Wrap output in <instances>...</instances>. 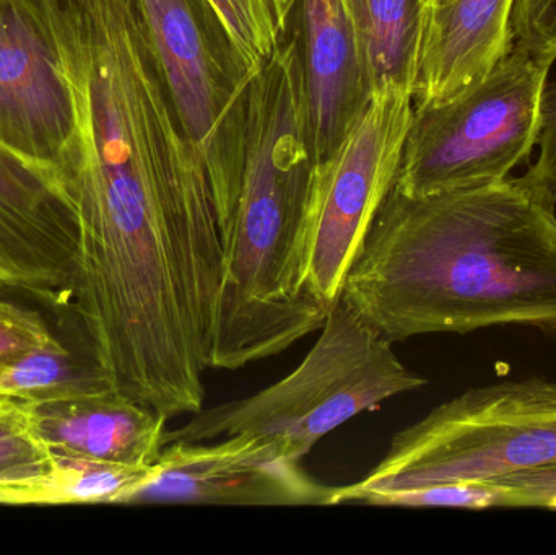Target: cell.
<instances>
[{
	"instance_id": "obj_1",
	"label": "cell",
	"mask_w": 556,
	"mask_h": 555,
	"mask_svg": "<svg viewBox=\"0 0 556 555\" xmlns=\"http://www.w3.org/2000/svg\"><path fill=\"white\" fill-rule=\"evenodd\" d=\"M77 106L54 169L91 286L162 295L220 269L214 189L176 113L137 0H48Z\"/></svg>"
},
{
	"instance_id": "obj_2",
	"label": "cell",
	"mask_w": 556,
	"mask_h": 555,
	"mask_svg": "<svg viewBox=\"0 0 556 555\" xmlns=\"http://www.w3.org/2000/svg\"><path fill=\"white\" fill-rule=\"evenodd\" d=\"M556 205L525 176L392 189L342 297L386 339L496 326L556 338Z\"/></svg>"
},
{
	"instance_id": "obj_3",
	"label": "cell",
	"mask_w": 556,
	"mask_h": 555,
	"mask_svg": "<svg viewBox=\"0 0 556 555\" xmlns=\"http://www.w3.org/2000/svg\"><path fill=\"white\" fill-rule=\"evenodd\" d=\"M316 163L300 39L291 28L248 90L237 201L222 234L208 368L281 354L326 321L301 283V237Z\"/></svg>"
},
{
	"instance_id": "obj_4",
	"label": "cell",
	"mask_w": 556,
	"mask_h": 555,
	"mask_svg": "<svg viewBox=\"0 0 556 555\" xmlns=\"http://www.w3.org/2000/svg\"><path fill=\"white\" fill-rule=\"evenodd\" d=\"M392 345L340 295L316 344L290 375L251 396L202 407L185 426L166 432L165 446L248 433L274 440L303 462L324 437L353 417L427 384Z\"/></svg>"
},
{
	"instance_id": "obj_5",
	"label": "cell",
	"mask_w": 556,
	"mask_h": 555,
	"mask_svg": "<svg viewBox=\"0 0 556 555\" xmlns=\"http://www.w3.org/2000/svg\"><path fill=\"white\" fill-rule=\"evenodd\" d=\"M556 465V381L532 377L470 388L395 433L384 458L333 505L384 492L489 482Z\"/></svg>"
},
{
	"instance_id": "obj_6",
	"label": "cell",
	"mask_w": 556,
	"mask_h": 555,
	"mask_svg": "<svg viewBox=\"0 0 556 555\" xmlns=\"http://www.w3.org/2000/svg\"><path fill=\"white\" fill-rule=\"evenodd\" d=\"M552 65L515 45L456 97L415 108L394 188L425 195L511 176L538 147Z\"/></svg>"
},
{
	"instance_id": "obj_7",
	"label": "cell",
	"mask_w": 556,
	"mask_h": 555,
	"mask_svg": "<svg viewBox=\"0 0 556 555\" xmlns=\"http://www.w3.org/2000/svg\"><path fill=\"white\" fill-rule=\"evenodd\" d=\"M410 88L372 91L339 146L314 163L301 237V283L332 305L358 260L372 222L394 189L414 121Z\"/></svg>"
},
{
	"instance_id": "obj_8",
	"label": "cell",
	"mask_w": 556,
	"mask_h": 555,
	"mask_svg": "<svg viewBox=\"0 0 556 555\" xmlns=\"http://www.w3.org/2000/svg\"><path fill=\"white\" fill-rule=\"evenodd\" d=\"M156 64L214 189L218 224L237 201L254 74L208 0H137Z\"/></svg>"
},
{
	"instance_id": "obj_9",
	"label": "cell",
	"mask_w": 556,
	"mask_h": 555,
	"mask_svg": "<svg viewBox=\"0 0 556 555\" xmlns=\"http://www.w3.org/2000/svg\"><path fill=\"white\" fill-rule=\"evenodd\" d=\"M77 129L48 0H0V143L54 172Z\"/></svg>"
},
{
	"instance_id": "obj_10",
	"label": "cell",
	"mask_w": 556,
	"mask_h": 555,
	"mask_svg": "<svg viewBox=\"0 0 556 555\" xmlns=\"http://www.w3.org/2000/svg\"><path fill=\"white\" fill-rule=\"evenodd\" d=\"M336 489L314 479L274 440L241 433L169 443L130 504L333 505Z\"/></svg>"
},
{
	"instance_id": "obj_11",
	"label": "cell",
	"mask_w": 556,
	"mask_h": 555,
	"mask_svg": "<svg viewBox=\"0 0 556 555\" xmlns=\"http://www.w3.org/2000/svg\"><path fill=\"white\" fill-rule=\"evenodd\" d=\"M80 230L51 169L0 143V289L72 310Z\"/></svg>"
},
{
	"instance_id": "obj_12",
	"label": "cell",
	"mask_w": 556,
	"mask_h": 555,
	"mask_svg": "<svg viewBox=\"0 0 556 555\" xmlns=\"http://www.w3.org/2000/svg\"><path fill=\"white\" fill-rule=\"evenodd\" d=\"M293 23L314 156L319 162L349 133L371 90L343 0H298Z\"/></svg>"
},
{
	"instance_id": "obj_13",
	"label": "cell",
	"mask_w": 556,
	"mask_h": 555,
	"mask_svg": "<svg viewBox=\"0 0 556 555\" xmlns=\"http://www.w3.org/2000/svg\"><path fill=\"white\" fill-rule=\"evenodd\" d=\"M516 0H446L425 9L415 108L443 103L485 77L515 48Z\"/></svg>"
},
{
	"instance_id": "obj_14",
	"label": "cell",
	"mask_w": 556,
	"mask_h": 555,
	"mask_svg": "<svg viewBox=\"0 0 556 555\" xmlns=\"http://www.w3.org/2000/svg\"><path fill=\"white\" fill-rule=\"evenodd\" d=\"M29 409L55 456L150 466L165 449L168 419L116 390L29 403Z\"/></svg>"
},
{
	"instance_id": "obj_15",
	"label": "cell",
	"mask_w": 556,
	"mask_h": 555,
	"mask_svg": "<svg viewBox=\"0 0 556 555\" xmlns=\"http://www.w3.org/2000/svg\"><path fill=\"white\" fill-rule=\"evenodd\" d=\"M369 90L404 85L414 93L425 0H343Z\"/></svg>"
},
{
	"instance_id": "obj_16",
	"label": "cell",
	"mask_w": 556,
	"mask_h": 555,
	"mask_svg": "<svg viewBox=\"0 0 556 555\" xmlns=\"http://www.w3.org/2000/svg\"><path fill=\"white\" fill-rule=\"evenodd\" d=\"M58 456L36 430L29 403L0 394V504L48 505Z\"/></svg>"
},
{
	"instance_id": "obj_17",
	"label": "cell",
	"mask_w": 556,
	"mask_h": 555,
	"mask_svg": "<svg viewBox=\"0 0 556 555\" xmlns=\"http://www.w3.org/2000/svg\"><path fill=\"white\" fill-rule=\"evenodd\" d=\"M155 475V465L58 456V471L49 485L48 505L130 504Z\"/></svg>"
},
{
	"instance_id": "obj_18",
	"label": "cell",
	"mask_w": 556,
	"mask_h": 555,
	"mask_svg": "<svg viewBox=\"0 0 556 555\" xmlns=\"http://www.w3.org/2000/svg\"><path fill=\"white\" fill-rule=\"evenodd\" d=\"M250 72L256 74L290 31L298 0H208Z\"/></svg>"
},
{
	"instance_id": "obj_19",
	"label": "cell",
	"mask_w": 556,
	"mask_h": 555,
	"mask_svg": "<svg viewBox=\"0 0 556 555\" xmlns=\"http://www.w3.org/2000/svg\"><path fill=\"white\" fill-rule=\"evenodd\" d=\"M363 504L379 507L492 508L500 505L498 492L483 482L434 484L407 491L371 495Z\"/></svg>"
},
{
	"instance_id": "obj_20",
	"label": "cell",
	"mask_w": 556,
	"mask_h": 555,
	"mask_svg": "<svg viewBox=\"0 0 556 555\" xmlns=\"http://www.w3.org/2000/svg\"><path fill=\"white\" fill-rule=\"evenodd\" d=\"M55 338L41 312L0 299V365L45 348Z\"/></svg>"
},
{
	"instance_id": "obj_21",
	"label": "cell",
	"mask_w": 556,
	"mask_h": 555,
	"mask_svg": "<svg viewBox=\"0 0 556 555\" xmlns=\"http://www.w3.org/2000/svg\"><path fill=\"white\" fill-rule=\"evenodd\" d=\"M511 29L516 45L556 61V0H516Z\"/></svg>"
},
{
	"instance_id": "obj_22",
	"label": "cell",
	"mask_w": 556,
	"mask_h": 555,
	"mask_svg": "<svg viewBox=\"0 0 556 555\" xmlns=\"http://www.w3.org/2000/svg\"><path fill=\"white\" fill-rule=\"evenodd\" d=\"M483 484L498 492L502 507L556 510V465L518 472Z\"/></svg>"
},
{
	"instance_id": "obj_23",
	"label": "cell",
	"mask_w": 556,
	"mask_h": 555,
	"mask_svg": "<svg viewBox=\"0 0 556 555\" xmlns=\"http://www.w3.org/2000/svg\"><path fill=\"white\" fill-rule=\"evenodd\" d=\"M538 147V160L525 178L556 205V80L545 87Z\"/></svg>"
},
{
	"instance_id": "obj_24",
	"label": "cell",
	"mask_w": 556,
	"mask_h": 555,
	"mask_svg": "<svg viewBox=\"0 0 556 555\" xmlns=\"http://www.w3.org/2000/svg\"><path fill=\"white\" fill-rule=\"evenodd\" d=\"M425 2H427V5H433V3L446 2V0H425Z\"/></svg>"
}]
</instances>
